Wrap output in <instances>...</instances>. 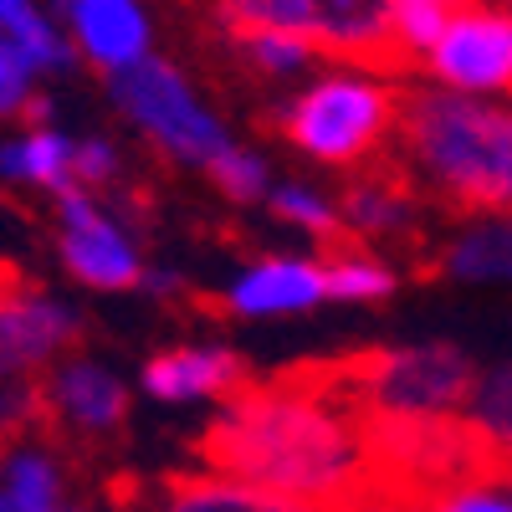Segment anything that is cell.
<instances>
[{"label": "cell", "mask_w": 512, "mask_h": 512, "mask_svg": "<svg viewBox=\"0 0 512 512\" xmlns=\"http://www.w3.org/2000/svg\"><path fill=\"white\" fill-rule=\"evenodd\" d=\"M195 461L297 507L369 497L364 410L338 390L328 359H303L241 384L200 431Z\"/></svg>", "instance_id": "obj_1"}, {"label": "cell", "mask_w": 512, "mask_h": 512, "mask_svg": "<svg viewBox=\"0 0 512 512\" xmlns=\"http://www.w3.org/2000/svg\"><path fill=\"white\" fill-rule=\"evenodd\" d=\"M390 149L451 216L512 221V103L451 88H400Z\"/></svg>", "instance_id": "obj_2"}, {"label": "cell", "mask_w": 512, "mask_h": 512, "mask_svg": "<svg viewBox=\"0 0 512 512\" xmlns=\"http://www.w3.org/2000/svg\"><path fill=\"white\" fill-rule=\"evenodd\" d=\"M369 497L400 512H436L441 502L497 487L507 456L472 415H379L364 410Z\"/></svg>", "instance_id": "obj_3"}, {"label": "cell", "mask_w": 512, "mask_h": 512, "mask_svg": "<svg viewBox=\"0 0 512 512\" xmlns=\"http://www.w3.org/2000/svg\"><path fill=\"white\" fill-rule=\"evenodd\" d=\"M400 0H216V26L231 41L287 36L313 57L364 67L374 77H415L420 62L400 47Z\"/></svg>", "instance_id": "obj_4"}, {"label": "cell", "mask_w": 512, "mask_h": 512, "mask_svg": "<svg viewBox=\"0 0 512 512\" xmlns=\"http://www.w3.org/2000/svg\"><path fill=\"white\" fill-rule=\"evenodd\" d=\"M272 128L308 159L333 169H364L379 154H390L400 128V88L374 77H323L308 93H297Z\"/></svg>", "instance_id": "obj_5"}, {"label": "cell", "mask_w": 512, "mask_h": 512, "mask_svg": "<svg viewBox=\"0 0 512 512\" xmlns=\"http://www.w3.org/2000/svg\"><path fill=\"white\" fill-rule=\"evenodd\" d=\"M328 369L359 410L379 415H456L461 405H472L482 384V369L456 344L328 354Z\"/></svg>", "instance_id": "obj_6"}, {"label": "cell", "mask_w": 512, "mask_h": 512, "mask_svg": "<svg viewBox=\"0 0 512 512\" xmlns=\"http://www.w3.org/2000/svg\"><path fill=\"white\" fill-rule=\"evenodd\" d=\"M108 98L164 159H175V164L210 169L231 149L221 118L195 98V88L180 77V67L164 62V57H144L139 67L108 77Z\"/></svg>", "instance_id": "obj_7"}, {"label": "cell", "mask_w": 512, "mask_h": 512, "mask_svg": "<svg viewBox=\"0 0 512 512\" xmlns=\"http://www.w3.org/2000/svg\"><path fill=\"white\" fill-rule=\"evenodd\" d=\"M128 420V390L93 359H62L41 374L36 390V436L67 461H88L118 441Z\"/></svg>", "instance_id": "obj_8"}, {"label": "cell", "mask_w": 512, "mask_h": 512, "mask_svg": "<svg viewBox=\"0 0 512 512\" xmlns=\"http://www.w3.org/2000/svg\"><path fill=\"white\" fill-rule=\"evenodd\" d=\"M57 221H62V267L98 292H118V287H139L144 282V262L139 246L128 241L123 221L108 205H98L93 190H82L77 180L67 190H57Z\"/></svg>", "instance_id": "obj_9"}, {"label": "cell", "mask_w": 512, "mask_h": 512, "mask_svg": "<svg viewBox=\"0 0 512 512\" xmlns=\"http://www.w3.org/2000/svg\"><path fill=\"white\" fill-rule=\"evenodd\" d=\"M451 93H512V11H497L487 0H472L446 36L425 52V67Z\"/></svg>", "instance_id": "obj_10"}, {"label": "cell", "mask_w": 512, "mask_h": 512, "mask_svg": "<svg viewBox=\"0 0 512 512\" xmlns=\"http://www.w3.org/2000/svg\"><path fill=\"white\" fill-rule=\"evenodd\" d=\"M77 308L52 303L36 282L0 297V384H31L52 369L57 354H72L82 344Z\"/></svg>", "instance_id": "obj_11"}, {"label": "cell", "mask_w": 512, "mask_h": 512, "mask_svg": "<svg viewBox=\"0 0 512 512\" xmlns=\"http://www.w3.org/2000/svg\"><path fill=\"white\" fill-rule=\"evenodd\" d=\"M420 180L405 169V159L390 149L374 164L354 169L344 195H338V216H344V231L354 246L369 241H410L415 236V216H420Z\"/></svg>", "instance_id": "obj_12"}, {"label": "cell", "mask_w": 512, "mask_h": 512, "mask_svg": "<svg viewBox=\"0 0 512 512\" xmlns=\"http://www.w3.org/2000/svg\"><path fill=\"white\" fill-rule=\"evenodd\" d=\"M328 297V277L323 262H303V256H272L256 262L241 282H231L221 297H200L190 292V308H210V313H236V318H277V313H303Z\"/></svg>", "instance_id": "obj_13"}, {"label": "cell", "mask_w": 512, "mask_h": 512, "mask_svg": "<svg viewBox=\"0 0 512 512\" xmlns=\"http://www.w3.org/2000/svg\"><path fill=\"white\" fill-rule=\"evenodd\" d=\"M72 47L88 57L103 77H118L149 57V16L139 0H67Z\"/></svg>", "instance_id": "obj_14"}, {"label": "cell", "mask_w": 512, "mask_h": 512, "mask_svg": "<svg viewBox=\"0 0 512 512\" xmlns=\"http://www.w3.org/2000/svg\"><path fill=\"white\" fill-rule=\"evenodd\" d=\"M251 364L236 349H164L144 364V390L164 405L185 400H231L251 384Z\"/></svg>", "instance_id": "obj_15"}, {"label": "cell", "mask_w": 512, "mask_h": 512, "mask_svg": "<svg viewBox=\"0 0 512 512\" xmlns=\"http://www.w3.org/2000/svg\"><path fill=\"white\" fill-rule=\"evenodd\" d=\"M159 512H313V507L267 497L256 487L226 482L216 472H175L159 487Z\"/></svg>", "instance_id": "obj_16"}, {"label": "cell", "mask_w": 512, "mask_h": 512, "mask_svg": "<svg viewBox=\"0 0 512 512\" xmlns=\"http://www.w3.org/2000/svg\"><path fill=\"white\" fill-rule=\"evenodd\" d=\"M431 277L512 282V221H482L472 231H461L446 251H436Z\"/></svg>", "instance_id": "obj_17"}, {"label": "cell", "mask_w": 512, "mask_h": 512, "mask_svg": "<svg viewBox=\"0 0 512 512\" xmlns=\"http://www.w3.org/2000/svg\"><path fill=\"white\" fill-rule=\"evenodd\" d=\"M72 159L77 144L52 134V128H26L21 139L0 144V180L11 185H41V190H67L72 185Z\"/></svg>", "instance_id": "obj_18"}, {"label": "cell", "mask_w": 512, "mask_h": 512, "mask_svg": "<svg viewBox=\"0 0 512 512\" xmlns=\"http://www.w3.org/2000/svg\"><path fill=\"white\" fill-rule=\"evenodd\" d=\"M0 36L26 57L31 72H62L72 67V47L57 36L52 16L36 0H0Z\"/></svg>", "instance_id": "obj_19"}, {"label": "cell", "mask_w": 512, "mask_h": 512, "mask_svg": "<svg viewBox=\"0 0 512 512\" xmlns=\"http://www.w3.org/2000/svg\"><path fill=\"white\" fill-rule=\"evenodd\" d=\"M323 277H328V297H344V303H379V297L395 292V272L354 241L323 251Z\"/></svg>", "instance_id": "obj_20"}, {"label": "cell", "mask_w": 512, "mask_h": 512, "mask_svg": "<svg viewBox=\"0 0 512 512\" xmlns=\"http://www.w3.org/2000/svg\"><path fill=\"white\" fill-rule=\"evenodd\" d=\"M0 492H6L21 512H57L62 497V466L47 451H16L0 466Z\"/></svg>", "instance_id": "obj_21"}, {"label": "cell", "mask_w": 512, "mask_h": 512, "mask_svg": "<svg viewBox=\"0 0 512 512\" xmlns=\"http://www.w3.org/2000/svg\"><path fill=\"white\" fill-rule=\"evenodd\" d=\"M272 216H277V221H287V226H303V231H313V236L323 241V251L349 241L344 216H338V205H333L328 195L308 190V185H282V190L272 195Z\"/></svg>", "instance_id": "obj_22"}, {"label": "cell", "mask_w": 512, "mask_h": 512, "mask_svg": "<svg viewBox=\"0 0 512 512\" xmlns=\"http://www.w3.org/2000/svg\"><path fill=\"white\" fill-rule=\"evenodd\" d=\"M472 6V0H400L395 6V31H400V47L425 67V52L446 36V26Z\"/></svg>", "instance_id": "obj_23"}, {"label": "cell", "mask_w": 512, "mask_h": 512, "mask_svg": "<svg viewBox=\"0 0 512 512\" xmlns=\"http://www.w3.org/2000/svg\"><path fill=\"white\" fill-rule=\"evenodd\" d=\"M472 420L487 431V441L512 461V364H497L482 374L472 395Z\"/></svg>", "instance_id": "obj_24"}, {"label": "cell", "mask_w": 512, "mask_h": 512, "mask_svg": "<svg viewBox=\"0 0 512 512\" xmlns=\"http://www.w3.org/2000/svg\"><path fill=\"white\" fill-rule=\"evenodd\" d=\"M0 118H26L31 128H47V98L31 93V67L6 36H0Z\"/></svg>", "instance_id": "obj_25"}, {"label": "cell", "mask_w": 512, "mask_h": 512, "mask_svg": "<svg viewBox=\"0 0 512 512\" xmlns=\"http://www.w3.org/2000/svg\"><path fill=\"white\" fill-rule=\"evenodd\" d=\"M205 175H210V185H216L226 200H236V205L262 200V190H267V164L256 159V154H246V149H236V144L216 164H210Z\"/></svg>", "instance_id": "obj_26"}, {"label": "cell", "mask_w": 512, "mask_h": 512, "mask_svg": "<svg viewBox=\"0 0 512 512\" xmlns=\"http://www.w3.org/2000/svg\"><path fill=\"white\" fill-rule=\"evenodd\" d=\"M118 175H123V164H118V149L108 139H82L77 144V159H72V180L82 190H118Z\"/></svg>", "instance_id": "obj_27"}, {"label": "cell", "mask_w": 512, "mask_h": 512, "mask_svg": "<svg viewBox=\"0 0 512 512\" xmlns=\"http://www.w3.org/2000/svg\"><path fill=\"white\" fill-rule=\"evenodd\" d=\"M236 47L246 52L251 67H262V72H303L308 57H313L303 41H287V36H251V41H236Z\"/></svg>", "instance_id": "obj_28"}, {"label": "cell", "mask_w": 512, "mask_h": 512, "mask_svg": "<svg viewBox=\"0 0 512 512\" xmlns=\"http://www.w3.org/2000/svg\"><path fill=\"white\" fill-rule=\"evenodd\" d=\"M436 512H512V497L502 487H477V492H461V497L441 502Z\"/></svg>", "instance_id": "obj_29"}, {"label": "cell", "mask_w": 512, "mask_h": 512, "mask_svg": "<svg viewBox=\"0 0 512 512\" xmlns=\"http://www.w3.org/2000/svg\"><path fill=\"white\" fill-rule=\"evenodd\" d=\"M313 512H400V507L379 502V497H359V502H338V507H313Z\"/></svg>", "instance_id": "obj_30"}, {"label": "cell", "mask_w": 512, "mask_h": 512, "mask_svg": "<svg viewBox=\"0 0 512 512\" xmlns=\"http://www.w3.org/2000/svg\"><path fill=\"white\" fill-rule=\"evenodd\" d=\"M497 487H502V492L512 497V461H507V472H502V482H497Z\"/></svg>", "instance_id": "obj_31"}]
</instances>
